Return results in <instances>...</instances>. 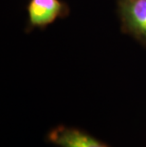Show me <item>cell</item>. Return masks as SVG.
Instances as JSON below:
<instances>
[{
    "mask_svg": "<svg viewBox=\"0 0 146 147\" xmlns=\"http://www.w3.org/2000/svg\"><path fill=\"white\" fill-rule=\"evenodd\" d=\"M122 30L146 46V0H118Z\"/></svg>",
    "mask_w": 146,
    "mask_h": 147,
    "instance_id": "1",
    "label": "cell"
},
{
    "mask_svg": "<svg viewBox=\"0 0 146 147\" xmlns=\"http://www.w3.org/2000/svg\"><path fill=\"white\" fill-rule=\"evenodd\" d=\"M28 30L44 29L57 18L69 12L68 6L61 0H30L28 4Z\"/></svg>",
    "mask_w": 146,
    "mask_h": 147,
    "instance_id": "2",
    "label": "cell"
},
{
    "mask_svg": "<svg viewBox=\"0 0 146 147\" xmlns=\"http://www.w3.org/2000/svg\"><path fill=\"white\" fill-rule=\"evenodd\" d=\"M46 140L57 147H109L82 129L58 125L46 135Z\"/></svg>",
    "mask_w": 146,
    "mask_h": 147,
    "instance_id": "3",
    "label": "cell"
}]
</instances>
